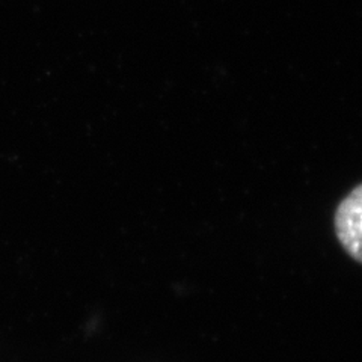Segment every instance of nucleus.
<instances>
[{"instance_id": "1", "label": "nucleus", "mask_w": 362, "mask_h": 362, "mask_svg": "<svg viewBox=\"0 0 362 362\" xmlns=\"http://www.w3.org/2000/svg\"><path fill=\"white\" fill-rule=\"evenodd\" d=\"M335 234L344 251L362 263V185L343 198L335 211Z\"/></svg>"}]
</instances>
